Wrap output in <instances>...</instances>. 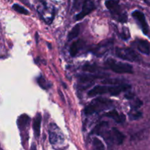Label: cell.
<instances>
[{
    "mask_svg": "<svg viewBox=\"0 0 150 150\" xmlns=\"http://www.w3.org/2000/svg\"><path fill=\"white\" fill-rule=\"evenodd\" d=\"M105 6L112 13H117L119 10V1L117 0H107L105 1Z\"/></svg>",
    "mask_w": 150,
    "mask_h": 150,
    "instance_id": "7c38bea8",
    "label": "cell"
},
{
    "mask_svg": "<svg viewBox=\"0 0 150 150\" xmlns=\"http://www.w3.org/2000/svg\"><path fill=\"white\" fill-rule=\"evenodd\" d=\"M79 32H80V25L77 24L71 29V31H70V32H69L68 37H67L69 40H73L74 38H77L79 35Z\"/></svg>",
    "mask_w": 150,
    "mask_h": 150,
    "instance_id": "5bb4252c",
    "label": "cell"
},
{
    "mask_svg": "<svg viewBox=\"0 0 150 150\" xmlns=\"http://www.w3.org/2000/svg\"><path fill=\"white\" fill-rule=\"evenodd\" d=\"M105 116L112 119L117 123H123L126 120L125 116L124 114H120L117 112V110H112V111H108V113L105 114Z\"/></svg>",
    "mask_w": 150,
    "mask_h": 150,
    "instance_id": "52a82bcc",
    "label": "cell"
},
{
    "mask_svg": "<svg viewBox=\"0 0 150 150\" xmlns=\"http://www.w3.org/2000/svg\"><path fill=\"white\" fill-rule=\"evenodd\" d=\"M116 55L122 59L128 62H138L140 60L139 54L130 48H117Z\"/></svg>",
    "mask_w": 150,
    "mask_h": 150,
    "instance_id": "3957f363",
    "label": "cell"
},
{
    "mask_svg": "<svg viewBox=\"0 0 150 150\" xmlns=\"http://www.w3.org/2000/svg\"><path fill=\"white\" fill-rule=\"evenodd\" d=\"M102 78L101 76H83L82 77H81L80 81L83 83H86V82L92 81H94L96 79H100Z\"/></svg>",
    "mask_w": 150,
    "mask_h": 150,
    "instance_id": "d6986e66",
    "label": "cell"
},
{
    "mask_svg": "<svg viewBox=\"0 0 150 150\" xmlns=\"http://www.w3.org/2000/svg\"><path fill=\"white\" fill-rule=\"evenodd\" d=\"M41 121H42V116L40 114H37L33 122V130L36 139L39 138L40 135Z\"/></svg>",
    "mask_w": 150,
    "mask_h": 150,
    "instance_id": "ba28073f",
    "label": "cell"
},
{
    "mask_svg": "<svg viewBox=\"0 0 150 150\" xmlns=\"http://www.w3.org/2000/svg\"><path fill=\"white\" fill-rule=\"evenodd\" d=\"M111 101L109 100L104 99V98H100L92 101L89 105L86 107L84 110V113L86 115H91L98 111H101L102 109L108 108L111 105Z\"/></svg>",
    "mask_w": 150,
    "mask_h": 150,
    "instance_id": "6da1fadb",
    "label": "cell"
},
{
    "mask_svg": "<svg viewBox=\"0 0 150 150\" xmlns=\"http://www.w3.org/2000/svg\"><path fill=\"white\" fill-rule=\"evenodd\" d=\"M142 105V101L139 100H137L136 101V103L133 104V109H137V108H140Z\"/></svg>",
    "mask_w": 150,
    "mask_h": 150,
    "instance_id": "603a6c76",
    "label": "cell"
},
{
    "mask_svg": "<svg viewBox=\"0 0 150 150\" xmlns=\"http://www.w3.org/2000/svg\"><path fill=\"white\" fill-rule=\"evenodd\" d=\"M93 150H105L103 143L98 138H95L93 140Z\"/></svg>",
    "mask_w": 150,
    "mask_h": 150,
    "instance_id": "2e32d148",
    "label": "cell"
},
{
    "mask_svg": "<svg viewBox=\"0 0 150 150\" xmlns=\"http://www.w3.org/2000/svg\"><path fill=\"white\" fill-rule=\"evenodd\" d=\"M142 113L139 112V111H136V112L135 113H133L132 114H130V117L131 118V120H138V119L141 118L142 117Z\"/></svg>",
    "mask_w": 150,
    "mask_h": 150,
    "instance_id": "7402d4cb",
    "label": "cell"
},
{
    "mask_svg": "<svg viewBox=\"0 0 150 150\" xmlns=\"http://www.w3.org/2000/svg\"><path fill=\"white\" fill-rule=\"evenodd\" d=\"M95 8V5H94V4L92 1H89V0H86L83 2L81 12L76 16V19L77 20H81V19L83 18L85 16L89 14L92 11H93V10Z\"/></svg>",
    "mask_w": 150,
    "mask_h": 150,
    "instance_id": "8992f818",
    "label": "cell"
},
{
    "mask_svg": "<svg viewBox=\"0 0 150 150\" xmlns=\"http://www.w3.org/2000/svg\"><path fill=\"white\" fill-rule=\"evenodd\" d=\"M13 9L15 11L18 12V13H21V14L23 15H28L29 14V12L26 9H25L24 7H23L22 6L19 5L18 4H15L13 5Z\"/></svg>",
    "mask_w": 150,
    "mask_h": 150,
    "instance_id": "e0dca14e",
    "label": "cell"
},
{
    "mask_svg": "<svg viewBox=\"0 0 150 150\" xmlns=\"http://www.w3.org/2000/svg\"><path fill=\"white\" fill-rule=\"evenodd\" d=\"M103 83L105 84H111V85H118L120 81L117 79H105L103 81Z\"/></svg>",
    "mask_w": 150,
    "mask_h": 150,
    "instance_id": "44dd1931",
    "label": "cell"
},
{
    "mask_svg": "<svg viewBox=\"0 0 150 150\" xmlns=\"http://www.w3.org/2000/svg\"><path fill=\"white\" fill-rule=\"evenodd\" d=\"M54 127H53L52 125H51V127L49 130V140L51 144L55 145L62 142L63 136L60 131L59 133L57 132L58 127H57L55 125H54Z\"/></svg>",
    "mask_w": 150,
    "mask_h": 150,
    "instance_id": "277c9868",
    "label": "cell"
},
{
    "mask_svg": "<svg viewBox=\"0 0 150 150\" xmlns=\"http://www.w3.org/2000/svg\"><path fill=\"white\" fill-rule=\"evenodd\" d=\"M132 16H133V17L136 20H137L138 21H139V23H140L144 33L145 35H147L148 32H149V26H148L147 23H146L144 14L142 12L139 11V10H136V11H134L132 13Z\"/></svg>",
    "mask_w": 150,
    "mask_h": 150,
    "instance_id": "5b68a950",
    "label": "cell"
},
{
    "mask_svg": "<svg viewBox=\"0 0 150 150\" xmlns=\"http://www.w3.org/2000/svg\"><path fill=\"white\" fill-rule=\"evenodd\" d=\"M112 138L115 140V142H117L118 145L122 144L124 142L125 136L122 133H121L118 129L115 128V127L112 128Z\"/></svg>",
    "mask_w": 150,
    "mask_h": 150,
    "instance_id": "8fae6325",
    "label": "cell"
},
{
    "mask_svg": "<svg viewBox=\"0 0 150 150\" xmlns=\"http://www.w3.org/2000/svg\"><path fill=\"white\" fill-rule=\"evenodd\" d=\"M107 64L112 71L118 74L123 73H133V67L127 63L119 62L114 59H108Z\"/></svg>",
    "mask_w": 150,
    "mask_h": 150,
    "instance_id": "7a4b0ae2",
    "label": "cell"
},
{
    "mask_svg": "<svg viewBox=\"0 0 150 150\" xmlns=\"http://www.w3.org/2000/svg\"><path fill=\"white\" fill-rule=\"evenodd\" d=\"M108 93V86H96L92 88L89 92H88V95L90 97H95L97 95H103V94Z\"/></svg>",
    "mask_w": 150,
    "mask_h": 150,
    "instance_id": "9c48e42d",
    "label": "cell"
},
{
    "mask_svg": "<svg viewBox=\"0 0 150 150\" xmlns=\"http://www.w3.org/2000/svg\"><path fill=\"white\" fill-rule=\"evenodd\" d=\"M31 150H37L36 145H35V144H32V147H31Z\"/></svg>",
    "mask_w": 150,
    "mask_h": 150,
    "instance_id": "cb8c5ba5",
    "label": "cell"
},
{
    "mask_svg": "<svg viewBox=\"0 0 150 150\" xmlns=\"http://www.w3.org/2000/svg\"><path fill=\"white\" fill-rule=\"evenodd\" d=\"M29 120H30V118L26 114L21 116L18 120V125L19 128L24 129L27 126V125H29Z\"/></svg>",
    "mask_w": 150,
    "mask_h": 150,
    "instance_id": "4fadbf2b",
    "label": "cell"
},
{
    "mask_svg": "<svg viewBox=\"0 0 150 150\" xmlns=\"http://www.w3.org/2000/svg\"><path fill=\"white\" fill-rule=\"evenodd\" d=\"M137 48L142 54H146V55L150 54L149 44L148 43L147 41L144 40H138Z\"/></svg>",
    "mask_w": 150,
    "mask_h": 150,
    "instance_id": "30bf717a",
    "label": "cell"
},
{
    "mask_svg": "<svg viewBox=\"0 0 150 150\" xmlns=\"http://www.w3.org/2000/svg\"><path fill=\"white\" fill-rule=\"evenodd\" d=\"M38 83L41 86V88H42L43 89H48L50 87L49 83H48V82L42 76H40L38 79Z\"/></svg>",
    "mask_w": 150,
    "mask_h": 150,
    "instance_id": "ac0fdd59",
    "label": "cell"
},
{
    "mask_svg": "<svg viewBox=\"0 0 150 150\" xmlns=\"http://www.w3.org/2000/svg\"><path fill=\"white\" fill-rule=\"evenodd\" d=\"M79 45H80V41H75L71 45L70 48V54L72 57H75L78 54L79 50Z\"/></svg>",
    "mask_w": 150,
    "mask_h": 150,
    "instance_id": "9a60e30c",
    "label": "cell"
},
{
    "mask_svg": "<svg viewBox=\"0 0 150 150\" xmlns=\"http://www.w3.org/2000/svg\"><path fill=\"white\" fill-rule=\"evenodd\" d=\"M83 70L85 71L90 72V73H94L96 71L97 68L95 65H92V64H85L83 67Z\"/></svg>",
    "mask_w": 150,
    "mask_h": 150,
    "instance_id": "ffe728a7",
    "label": "cell"
}]
</instances>
